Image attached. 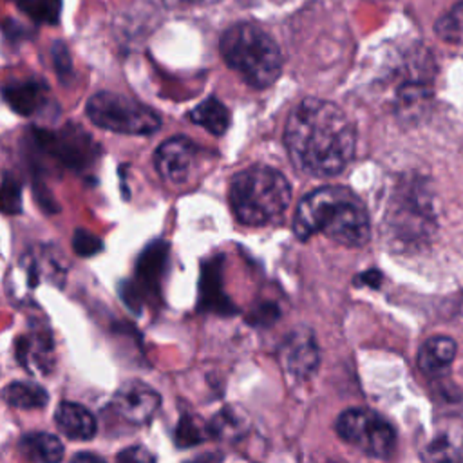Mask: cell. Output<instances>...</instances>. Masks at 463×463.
<instances>
[{
  "label": "cell",
  "mask_w": 463,
  "mask_h": 463,
  "mask_svg": "<svg viewBox=\"0 0 463 463\" xmlns=\"http://www.w3.org/2000/svg\"><path fill=\"white\" fill-rule=\"evenodd\" d=\"M33 141L45 156L54 157L71 170L89 168L99 154L90 134L78 123H67L58 132L33 128Z\"/></svg>",
  "instance_id": "ba28073f"
},
{
  "label": "cell",
  "mask_w": 463,
  "mask_h": 463,
  "mask_svg": "<svg viewBox=\"0 0 463 463\" xmlns=\"http://www.w3.org/2000/svg\"><path fill=\"white\" fill-rule=\"evenodd\" d=\"M166 253H168V246L165 242L148 244L137 259V264H136L137 284L136 282L134 284L139 288L154 289L163 273V268L166 262Z\"/></svg>",
  "instance_id": "e0dca14e"
},
{
  "label": "cell",
  "mask_w": 463,
  "mask_h": 463,
  "mask_svg": "<svg viewBox=\"0 0 463 463\" xmlns=\"http://www.w3.org/2000/svg\"><path fill=\"white\" fill-rule=\"evenodd\" d=\"M2 398L16 409H42L49 402V392L33 382H13L2 389Z\"/></svg>",
  "instance_id": "d6986e66"
},
{
  "label": "cell",
  "mask_w": 463,
  "mask_h": 463,
  "mask_svg": "<svg viewBox=\"0 0 463 463\" xmlns=\"http://www.w3.org/2000/svg\"><path fill=\"white\" fill-rule=\"evenodd\" d=\"M421 458L427 461H463V423L450 421L436 427Z\"/></svg>",
  "instance_id": "4fadbf2b"
},
{
  "label": "cell",
  "mask_w": 463,
  "mask_h": 463,
  "mask_svg": "<svg viewBox=\"0 0 463 463\" xmlns=\"http://www.w3.org/2000/svg\"><path fill=\"white\" fill-rule=\"evenodd\" d=\"M85 112L96 127L119 134L146 136L161 127V118L154 109L118 92L94 94L87 101Z\"/></svg>",
  "instance_id": "8992f818"
},
{
  "label": "cell",
  "mask_w": 463,
  "mask_h": 463,
  "mask_svg": "<svg viewBox=\"0 0 463 463\" xmlns=\"http://www.w3.org/2000/svg\"><path fill=\"white\" fill-rule=\"evenodd\" d=\"M293 232L306 241L317 233L360 248L369 241V213L362 199L345 186H322L306 194L295 212Z\"/></svg>",
  "instance_id": "7a4b0ae2"
},
{
  "label": "cell",
  "mask_w": 463,
  "mask_h": 463,
  "mask_svg": "<svg viewBox=\"0 0 463 463\" xmlns=\"http://www.w3.org/2000/svg\"><path fill=\"white\" fill-rule=\"evenodd\" d=\"M74 461H96V463H99V461H103V458H99V456H96V454L80 452V454L74 456Z\"/></svg>",
  "instance_id": "f1b7e54d"
},
{
  "label": "cell",
  "mask_w": 463,
  "mask_h": 463,
  "mask_svg": "<svg viewBox=\"0 0 463 463\" xmlns=\"http://www.w3.org/2000/svg\"><path fill=\"white\" fill-rule=\"evenodd\" d=\"M71 244H72V250L76 251V255H80V257H92L103 250V241L98 235H94L92 232L83 230V228H78L72 233Z\"/></svg>",
  "instance_id": "603a6c76"
},
{
  "label": "cell",
  "mask_w": 463,
  "mask_h": 463,
  "mask_svg": "<svg viewBox=\"0 0 463 463\" xmlns=\"http://www.w3.org/2000/svg\"><path fill=\"white\" fill-rule=\"evenodd\" d=\"M279 360L286 374L306 380L318 367V345L313 331L293 329L279 349Z\"/></svg>",
  "instance_id": "9c48e42d"
},
{
  "label": "cell",
  "mask_w": 463,
  "mask_h": 463,
  "mask_svg": "<svg viewBox=\"0 0 463 463\" xmlns=\"http://www.w3.org/2000/svg\"><path fill=\"white\" fill-rule=\"evenodd\" d=\"M33 188H34V197H36V201H38V204H40V208H42L43 212H47V213H56V212L60 210L58 204H56V201L52 199L51 192L47 190V186H45L42 181H34V183H33Z\"/></svg>",
  "instance_id": "4316f807"
},
{
  "label": "cell",
  "mask_w": 463,
  "mask_h": 463,
  "mask_svg": "<svg viewBox=\"0 0 463 463\" xmlns=\"http://www.w3.org/2000/svg\"><path fill=\"white\" fill-rule=\"evenodd\" d=\"M51 54H52V63H54L56 74L60 76L61 81H67L72 76V60H71L67 45L63 42H54Z\"/></svg>",
  "instance_id": "484cf974"
},
{
  "label": "cell",
  "mask_w": 463,
  "mask_h": 463,
  "mask_svg": "<svg viewBox=\"0 0 463 463\" xmlns=\"http://www.w3.org/2000/svg\"><path fill=\"white\" fill-rule=\"evenodd\" d=\"M354 125L333 101L302 99L288 116L284 145L293 165L317 177L340 174L354 156Z\"/></svg>",
  "instance_id": "6da1fadb"
},
{
  "label": "cell",
  "mask_w": 463,
  "mask_h": 463,
  "mask_svg": "<svg viewBox=\"0 0 463 463\" xmlns=\"http://www.w3.org/2000/svg\"><path fill=\"white\" fill-rule=\"evenodd\" d=\"M2 96L16 114L33 116L47 101V83L40 78L14 80L2 89Z\"/></svg>",
  "instance_id": "7c38bea8"
},
{
  "label": "cell",
  "mask_w": 463,
  "mask_h": 463,
  "mask_svg": "<svg viewBox=\"0 0 463 463\" xmlns=\"http://www.w3.org/2000/svg\"><path fill=\"white\" fill-rule=\"evenodd\" d=\"M219 51L226 65L250 87L266 89L282 72L277 42L255 24L241 22L228 27L219 40Z\"/></svg>",
  "instance_id": "277c9868"
},
{
  "label": "cell",
  "mask_w": 463,
  "mask_h": 463,
  "mask_svg": "<svg viewBox=\"0 0 463 463\" xmlns=\"http://www.w3.org/2000/svg\"><path fill=\"white\" fill-rule=\"evenodd\" d=\"M18 449L22 456L36 463H56L63 458L61 441L47 432H27L20 438Z\"/></svg>",
  "instance_id": "2e32d148"
},
{
  "label": "cell",
  "mask_w": 463,
  "mask_h": 463,
  "mask_svg": "<svg viewBox=\"0 0 463 463\" xmlns=\"http://www.w3.org/2000/svg\"><path fill=\"white\" fill-rule=\"evenodd\" d=\"M190 121L206 128L213 136H222L230 127V112L217 98H206L188 114Z\"/></svg>",
  "instance_id": "ac0fdd59"
},
{
  "label": "cell",
  "mask_w": 463,
  "mask_h": 463,
  "mask_svg": "<svg viewBox=\"0 0 463 463\" xmlns=\"http://www.w3.org/2000/svg\"><path fill=\"white\" fill-rule=\"evenodd\" d=\"M456 356V342L449 336H430L418 351V367L425 376L445 374Z\"/></svg>",
  "instance_id": "9a60e30c"
},
{
  "label": "cell",
  "mask_w": 463,
  "mask_h": 463,
  "mask_svg": "<svg viewBox=\"0 0 463 463\" xmlns=\"http://www.w3.org/2000/svg\"><path fill=\"white\" fill-rule=\"evenodd\" d=\"M212 432L219 438H230V436H239L241 432V418L237 411L224 409L221 411L213 421H212Z\"/></svg>",
  "instance_id": "cb8c5ba5"
},
{
  "label": "cell",
  "mask_w": 463,
  "mask_h": 463,
  "mask_svg": "<svg viewBox=\"0 0 463 463\" xmlns=\"http://www.w3.org/2000/svg\"><path fill=\"white\" fill-rule=\"evenodd\" d=\"M16 5L40 24H56L61 13V0H14Z\"/></svg>",
  "instance_id": "44dd1931"
},
{
  "label": "cell",
  "mask_w": 463,
  "mask_h": 463,
  "mask_svg": "<svg viewBox=\"0 0 463 463\" xmlns=\"http://www.w3.org/2000/svg\"><path fill=\"white\" fill-rule=\"evenodd\" d=\"M203 432L199 430L197 423L194 418H188V416H183L177 429H175V443L177 447H188V445H195L203 439L201 436Z\"/></svg>",
  "instance_id": "d4e9b609"
},
{
  "label": "cell",
  "mask_w": 463,
  "mask_h": 463,
  "mask_svg": "<svg viewBox=\"0 0 463 463\" xmlns=\"http://www.w3.org/2000/svg\"><path fill=\"white\" fill-rule=\"evenodd\" d=\"M436 224V213L427 186L411 179L400 184L389 203L385 213V230L400 246H414L427 242Z\"/></svg>",
  "instance_id": "5b68a950"
},
{
  "label": "cell",
  "mask_w": 463,
  "mask_h": 463,
  "mask_svg": "<svg viewBox=\"0 0 463 463\" xmlns=\"http://www.w3.org/2000/svg\"><path fill=\"white\" fill-rule=\"evenodd\" d=\"M291 201L288 179L273 166L251 165L233 175L230 204L244 226H266L286 212Z\"/></svg>",
  "instance_id": "3957f363"
},
{
  "label": "cell",
  "mask_w": 463,
  "mask_h": 463,
  "mask_svg": "<svg viewBox=\"0 0 463 463\" xmlns=\"http://www.w3.org/2000/svg\"><path fill=\"white\" fill-rule=\"evenodd\" d=\"M335 427L347 445L371 458L383 459L394 452L396 432L392 425L371 409H347L338 416Z\"/></svg>",
  "instance_id": "52a82bcc"
},
{
  "label": "cell",
  "mask_w": 463,
  "mask_h": 463,
  "mask_svg": "<svg viewBox=\"0 0 463 463\" xmlns=\"http://www.w3.org/2000/svg\"><path fill=\"white\" fill-rule=\"evenodd\" d=\"M434 33L447 43L463 45V0L438 18L434 24Z\"/></svg>",
  "instance_id": "ffe728a7"
},
{
  "label": "cell",
  "mask_w": 463,
  "mask_h": 463,
  "mask_svg": "<svg viewBox=\"0 0 463 463\" xmlns=\"http://www.w3.org/2000/svg\"><path fill=\"white\" fill-rule=\"evenodd\" d=\"M0 212L5 215H16L22 212V184L9 172L4 174L0 183Z\"/></svg>",
  "instance_id": "7402d4cb"
},
{
  "label": "cell",
  "mask_w": 463,
  "mask_h": 463,
  "mask_svg": "<svg viewBox=\"0 0 463 463\" xmlns=\"http://www.w3.org/2000/svg\"><path fill=\"white\" fill-rule=\"evenodd\" d=\"M186 2H195V4H208V2H215V0H186Z\"/></svg>",
  "instance_id": "f546056e"
},
{
  "label": "cell",
  "mask_w": 463,
  "mask_h": 463,
  "mask_svg": "<svg viewBox=\"0 0 463 463\" xmlns=\"http://www.w3.org/2000/svg\"><path fill=\"white\" fill-rule=\"evenodd\" d=\"M112 405L123 420L134 425H143L159 409L161 396L145 382L127 380L116 391Z\"/></svg>",
  "instance_id": "30bf717a"
},
{
  "label": "cell",
  "mask_w": 463,
  "mask_h": 463,
  "mask_svg": "<svg viewBox=\"0 0 463 463\" xmlns=\"http://www.w3.org/2000/svg\"><path fill=\"white\" fill-rule=\"evenodd\" d=\"M54 420L60 432L74 441L92 439L98 429L92 412L74 402H61L54 412Z\"/></svg>",
  "instance_id": "5bb4252c"
},
{
  "label": "cell",
  "mask_w": 463,
  "mask_h": 463,
  "mask_svg": "<svg viewBox=\"0 0 463 463\" xmlns=\"http://www.w3.org/2000/svg\"><path fill=\"white\" fill-rule=\"evenodd\" d=\"M119 461H154L156 456H152L143 447H128L118 454Z\"/></svg>",
  "instance_id": "83f0119b"
},
{
  "label": "cell",
  "mask_w": 463,
  "mask_h": 463,
  "mask_svg": "<svg viewBox=\"0 0 463 463\" xmlns=\"http://www.w3.org/2000/svg\"><path fill=\"white\" fill-rule=\"evenodd\" d=\"M195 143L184 136H175L159 145L154 156L156 170L170 184H181L188 179L195 159Z\"/></svg>",
  "instance_id": "8fae6325"
}]
</instances>
